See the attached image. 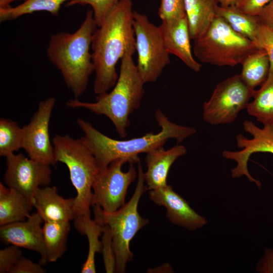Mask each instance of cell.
<instances>
[{"mask_svg": "<svg viewBox=\"0 0 273 273\" xmlns=\"http://www.w3.org/2000/svg\"><path fill=\"white\" fill-rule=\"evenodd\" d=\"M133 12L131 0H119L93 35L94 90L97 96L108 93L114 86L118 78V61L126 53L134 54L135 51Z\"/></svg>", "mask_w": 273, "mask_h": 273, "instance_id": "1", "label": "cell"}, {"mask_svg": "<svg viewBox=\"0 0 273 273\" xmlns=\"http://www.w3.org/2000/svg\"><path fill=\"white\" fill-rule=\"evenodd\" d=\"M155 116L161 127L159 132H150L142 136L127 140L111 138L82 118H78L76 122L83 133L80 138L91 150L100 169H103L112 161L122 158H128L130 163H138V154L163 147L169 139H174L177 143H180L196 131L194 127L180 125L170 121L159 109L156 111Z\"/></svg>", "mask_w": 273, "mask_h": 273, "instance_id": "2", "label": "cell"}, {"mask_svg": "<svg viewBox=\"0 0 273 273\" xmlns=\"http://www.w3.org/2000/svg\"><path fill=\"white\" fill-rule=\"evenodd\" d=\"M98 27L93 11L89 9L74 32L61 31L52 34L49 41L47 57L59 71L74 99L84 93L95 71L90 50Z\"/></svg>", "mask_w": 273, "mask_h": 273, "instance_id": "3", "label": "cell"}, {"mask_svg": "<svg viewBox=\"0 0 273 273\" xmlns=\"http://www.w3.org/2000/svg\"><path fill=\"white\" fill-rule=\"evenodd\" d=\"M133 55L127 52L121 59L119 75L110 92L97 96L95 102H83L74 98L66 102L70 108H83L107 117L122 138L126 136V129L130 125L129 116L140 108L145 93V82L133 61Z\"/></svg>", "mask_w": 273, "mask_h": 273, "instance_id": "4", "label": "cell"}, {"mask_svg": "<svg viewBox=\"0 0 273 273\" xmlns=\"http://www.w3.org/2000/svg\"><path fill=\"white\" fill-rule=\"evenodd\" d=\"M52 143L56 162L66 165L76 191L74 205L75 217L90 216L93 185L100 170L94 154L81 138L74 139L68 134H56Z\"/></svg>", "mask_w": 273, "mask_h": 273, "instance_id": "5", "label": "cell"}, {"mask_svg": "<svg viewBox=\"0 0 273 273\" xmlns=\"http://www.w3.org/2000/svg\"><path fill=\"white\" fill-rule=\"evenodd\" d=\"M138 172L137 184L132 196L119 209L106 212L100 206H93L94 219L110 228L116 259L115 272L118 273L125 272L126 264L132 259L133 254L129 249L131 240L149 222V219L140 216L138 209L142 196L148 191L140 161Z\"/></svg>", "mask_w": 273, "mask_h": 273, "instance_id": "6", "label": "cell"}, {"mask_svg": "<svg viewBox=\"0 0 273 273\" xmlns=\"http://www.w3.org/2000/svg\"><path fill=\"white\" fill-rule=\"evenodd\" d=\"M194 40V54L199 60L218 66L241 64L248 55L259 49L218 15L207 30Z\"/></svg>", "mask_w": 273, "mask_h": 273, "instance_id": "7", "label": "cell"}, {"mask_svg": "<svg viewBox=\"0 0 273 273\" xmlns=\"http://www.w3.org/2000/svg\"><path fill=\"white\" fill-rule=\"evenodd\" d=\"M133 27L139 73L145 83L155 82L170 62L159 27L146 15L136 11L133 12Z\"/></svg>", "mask_w": 273, "mask_h": 273, "instance_id": "8", "label": "cell"}, {"mask_svg": "<svg viewBox=\"0 0 273 273\" xmlns=\"http://www.w3.org/2000/svg\"><path fill=\"white\" fill-rule=\"evenodd\" d=\"M130 162L128 158H119L100 169L93 185V206L112 212L125 204L128 188L138 175L134 163Z\"/></svg>", "mask_w": 273, "mask_h": 273, "instance_id": "9", "label": "cell"}, {"mask_svg": "<svg viewBox=\"0 0 273 273\" xmlns=\"http://www.w3.org/2000/svg\"><path fill=\"white\" fill-rule=\"evenodd\" d=\"M254 91L244 82L240 74L223 80L204 103L203 120L212 125L233 122L239 112L246 109Z\"/></svg>", "mask_w": 273, "mask_h": 273, "instance_id": "10", "label": "cell"}, {"mask_svg": "<svg viewBox=\"0 0 273 273\" xmlns=\"http://www.w3.org/2000/svg\"><path fill=\"white\" fill-rule=\"evenodd\" d=\"M6 158L4 180L9 188L22 194L32 203L36 191L52 182L51 165L33 160L20 153Z\"/></svg>", "mask_w": 273, "mask_h": 273, "instance_id": "11", "label": "cell"}, {"mask_svg": "<svg viewBox=\"0 0 273 273\" xmlns=\"http://www.w3.org/2000/svg\"><path fill=\"white\" fill-rule=\"evenodd\" d=\"M56 102L54 97L41 101L29 122L22 127V149L29 158L51 165L57 163L49 134L50 122Z\"/></svg>", "mask_w": 273, "mask_h": 273, "instance_id": "12", "label": "cell"}, {"mask_svg": "<svg viewBox=\"0 0 273 273\" xmlns=\"http://www.w3.org/2000/svg\"><path fill=\"white\" fill-rule=\"evenodd\" d=\"M244 130L252 136L248 139L242 134L236 136L237 144L242 149L238 151H224L222 156L227 159L235 161L237 165L231 170L233 178L246 176L250 182L255 183L260 188V182L253 178L248 169V161L252 154L258 152L273 154V126H264L261 128L252 121L245 120L243 123Z\"/></svg>", "mask_w": 273, "mask_h": 273, "instance_id": "13", "label": "cell"}, {"mask_svg": "<svg viewBox=\"0 0 273 273\" xmlns=\"http://www.w3.org/2000/svg\"><path fill=\"white\" fill-rule=\"evenodd\" d=\"M43 220L36 212L26 219L0 226V240L6 244L15 245L36 252L40 255L39 263H48L43 241Z\"/></svg>", "mask_w": 273, "mask_h": 273, "instance_id": "14", "label": "cell"}, {"mask_svg": "<svg viewBox=\"0 0 273 273\" xmlns=\"http://www.w3.org/2000/svg\"><path fill=\"white\" fill-rule=\"evenodd\" d=\"M149 196L155 204L166 208V217L174 224L193 231L207 223L206 219L192 209L189 203L170 185L149 190Z\"/></svg>", "mask_w": 273, "mask_h": 273, "instance_id": "15", "label": "cell"}, {"mask_svg": "<svg viewBox=\"0 0 273 273\" xmlns=\"http://www.w3.org/2000/svg\"><path fill=\"white\" fill-rule=\"evenodd\" d=\"M74 200L60 196L56 187L48 186L36 191L32 204L44 222H70L75 218Z\"/></svg>", "mask_w": 273, "mask_h": 273, "instance_id": "16", "label": "cell"}, {"mask_svg": "<svg viewBox=\"0 0 273 273\" xmlns=\"http://www.w3.org/2000/svg\"><path fill=\"white\" fill-rule=\"evenodd\" d=\"M166 50L177 57L190 69L199 72L202 65L193 57L187 18L163 22L159 26Z\"/></svg>", "mask_w": 273, "mask_h": 273, "instance_id": "17", "label": "cell"}, {"mask_svg": "<svg viewBox=\"0 0 273 273\" xmlns=\"http://www.w3.org/2000/svg\"><path fill=\"white\" fill-rule=\"evenodd\" d=\"M187 152L184 146L176 145L167 150L161 147L146 153L145 160L147 168L144 177L149 191L167 185L166 179L170 167Z\"/></svg>", "mask_w": 273, "mask_h": 273, "instance_id": "18", "label": "cell"}, {"mask_svg": "<svg viewBox=\"0 0 273 273\" xmlns=\"http://www.w3.org/2000/svg\"><path fill=\"white\" fill-rule=\"evenodd\" d=\"M32 207L24 195L0 183V226L26 219Z\"/></svg>", "mask_w": 273, "mask_h": 273, "instance_id": "19", "label": "cell"}, {"mask_svg": "<svg viewBox=\"0 0 273 273\" xmlns=\"http://www.w3.org/2000/svg\"><path fill=\"white\" fill-rule=\"evenodd\" d=\"M217 0H185L190 35L195 40L209 27L217 16Z\"/></svg>", "mask_w": 273, "mask_h": 273, "instance_id": "20", "label": "cell"}, {"mask_svg": "<svg viewBox=\"0 0 273 273\" xmlns=\"http://www.w3.org/2000/svg\"><path fill=\"white\" fill-rule=\"evenodd\" d=\"M73 225L81 235L86 236L88 241V253L85 261L83 264L81 273H96L95 256L101 252L102 244L100 240L103 228L102 224L92 219L89 216L80 215L74 219Z\"/></svg>", "mask_w": 273, "mask_h": 273, "instance_id": "21", "label": "cell"}, {"mask_svg": "<svg viewBox=\"0 0 273 273\" xmlns=\"http://www.w3.org/2000/svg\"><path fill=\"white\" fill-rule=\"evenodd\" d=\"M254 91L253 100L249 102L246 109L248 113L255 117L263 126H273V72L268 75L260 85Z\"/></svg>", "mask_w": 273, "mask_h": 273, "instance_id": "22", "label": "cell"}, {"mask_svg": "<svg viewBox=\"0 0 273 273\" xmlns=\"http://www.w3.org/2000/svg\"><path fill=\"white\" fill-rule=\"evenodd\" d=\"M70 228V222H44L42 230L48 262L57 261L65 252Z\"/></svg>", "mask_w": 273, "mask_h": 273, "instance_id": "23", "label": "cell"}, {"mask_svg": "<svg viewBox=\"0 0 273 273\" xmlns=\"http://www.w3.org/2000/svg\"><path fill=\"white\" fill-rule=\"evenodd\" d=\"M216 13L234 30L254 42L260 23L257 16L244 13L236 5L228 7L219 5L217 8Z\"/></svg>", "mask_w": 273, "mask_h": 273, "instance_id": "24", "label": "cell"}, {"mask_svg": "<svg viewBox=\"0 0 273 273\" xmlns=\"http://www.w3.org/2000/svg\"><path fill=\"white\" fill-rule=\"evenodd\" d=\"M241 65L240 75L244 82L254 90L264 82L269 72V61L263 49H258L248 55Z\"/></svg>", "mask_w": 273, "mask_h": 273, "instance_id": "25", "label": "cell"}, {"mask_svg": "<svg viewBox=\"0 0 273 273\" xmlns=\"http://www.w3.org/2000/svg\"><path fill=\"white\" fill-rule=\"evenodd\" d=\"M69 1L26 0L14 7L0 9V22L15 20L24 15L40 11L48 12L54 16H58L61 6Z\"/></svg>", "mask_w": 273, "mask_h": 273, "instance_id": "26", "label": "cell"}, {"mask_svg": "<svg viewBox=\"0 0 273 273\" xmlns=\"http://www.w3.org/2000/svg\"><path fill=\"white\" fill-rule=\"evenodd\" d=\"M23 132L18 123L8 118L0 119V156L6 157L22 149Z\"/></svg>", "mask_w": 273, "mask_h": 273, "instance_id": "27", "label": "cell"}, {"mask_svg": "<svg viewBox=\"0 0 273 273\" xmlns=\"http://www.w3.org/2000/svg\"><path fill=\"white\" fill-rule=\"evenodd\" d=\"M119 1V0H69L66 3V6H91L94 19L98 27H100Z\"/></svg>", "mask_w": 273, "mask_h": 273, "instance_id": "28", "label": "cell"}, {"mask_svg": "<svg viewBox=\"0 0 273 273\" xmlns=\"http://www.w3.org/2000/svg\"><path fill=\"white\" fill-rule=\"evenodd\" d=\"M158 15L163 22L186 18L185 0H161Z\"/></svg>", "mask_w": 273, "mask_h": 273, "instance_id": "29", "label": "cell"}, {"mask_svg": "<svg viewBox=\"0 0 273 273\" xmlns=\"http://www.w3.org/2000/svg\"><path fill=\"white\" fill-rule=\"evenodd\" d=\"M101 224L103 228L101 241L104 267L107 273L114 272L116 270V259L111 231L108 225Z\"/></svg>", "mask_w": 273, "mask_h": 273, "instance_id": "30", "label": "cell"}, {"mask_svg": "<svg viewBox=\"0 0 273 273\" xmlns=\"http://www.w3.org/2000/svg\"><path fill=\"white\" fill-rule=\"evenodd\" d=\"M254 44L264 50L269 61V71L273 72V29L260 23Z\"/></svg>", "mask_w": 273, "mask_h": 273, "instance_id": "31", "label": "cell"}, {"mask_svg": "<svg viewBox=\"0 0 273 273\" xmlns=\"http://www.w3.org/2000/svg\"><path fill=\"white\" fill-rule=\"evenodd\" d=\"M19 247L13 245L0 250V273H10L11 269L22 256Z\"/></svg>", "mask_w": 273, "mask_h": 273, "instance_id": "32", "label": "cell"}, {"mask_svg": "<svg viewBox=\"0 0 273 273\" xmlns=\"http://www.w3.org/2000/svg\"><path fill=\"white\" fill-rule=\"evenodd\" d=\"M40 263H35L22 256L11 269L10 273H44L46 270Z\"/></svg>", "mask_w": 273, "mask_h": 273, "instance_id": "33", "label": "cell"}, {"mask_svg": "<svg viewBox=\"0 0 273 273\" xmlns=\"http://www.w3.org/2000/svg\"><path fill=\"white\" fill-rule=\"evenodd\" d=\"M272 0H238L236 6L249 15L258 16L262 10Z\"/></svg>", "mask_w": 273, "mask_h": 273, "instance_id": "34", "label": "cell"}, {"mask_svg": "<svg viewBox=\"0 0 273 273\" xmlns=\"http://www.w3.org/2000/svg\"><path fill=\"white\" fill-rule=\"evenodd\" d=\"M257 272L273 273V250L267 249L256 267Z\"/></svg>", "mask_w": 273, "mask_h": 273, "instance_id": "35", "label": "cell"}, {"mask_svg": "<svg viewBox=\"0 0 273 273\" xmlns=\"http://www.w3.org/2000/svg\"><path fill=\"white\" fill-rule=\"evenodd\" d=\"M257 17L260 23L273 29V0L265 6Z\"/></svg>", "mask_w": 273, "mask_h": 273, "instance_id": "36", "label": "cell"}, {"mask_svg": "<svg viewBox=\"0 0 273 273\" xmlns=\"http://www.w3.org/2000/svg\"><path fill=\"white\" fill-rule=\"evenodd\" d=\"M16 1L24 2L26 0H0V9H6L12 7L11 4Z\"/></svg>", "mask_w": 273, "mask_h": 273, "instance_id": "37", "label": "cell"}, {"mask_svg": "<svg viewBox=\"0 0 273 273\" xmlns=\"http://www.w3.org/2000/svg\"><path fill=\"white\" fill-rule=\"evenodd\" d=\"M238 0H217L219 6L222 7H228L232 5H235Z\"/></svg>", "mask_w": 273, "mask_h": 273, "instance_id": "38", "label": "cell"}]
</instances>
